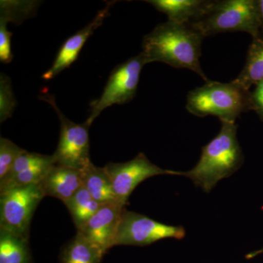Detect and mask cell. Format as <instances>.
Instances as JSON below:
<instances>
[{
	"mask_svg": "<svg viewBox=\"0 0 263 263\" xmlns=\"http://www.w3.org/2000/svg\"><path fill=\"white\" fill-rule=\"evenodd\" d=\"M203 36L192 25L169 22L159 24L143 37L141 53L146 64L162 62L188 69L209 81L200 65Z\"/></svg>",
	"mask_w": 263,
	"mask_h": 263,
	"instance_id": "6da1fadb",
	"label": "cell"
},
{
	"mask_svg": "<svg viewBox=\"0 0 263 263\" xmlns=\"http://www.w3.org/2000/svg\"><path fill=\"white\" fill-rule=\"evenodd\" d=\"M217 136L202 148L200 160L193 169L177 171L176 176L189 178L202 191L209 193L219 181L229 178L243 163V152L237 138L235 122H221Z\"/></svg>",
	"mask_w": 263,
	"mask_h": 263,
	"instance_id": "7a4b0ae2",
	"label": "cell"
},
{
	"mask_svg": "<svg viewBox=\"0 0 263 263\" xmlns=\"http://www.w3.org/2000/svg\"><path fill=\"white\" fill-rule=\"evenodd\" d=\"M186 108L196 117L214 116L221 122H235L240 114L252 110L251 92L233 81L209 80L189 92Z\"/></svg>",
	"mask_w": 263,
	"mask_h": 263,
	"instance_id": "3957f363",
	"label": "cell"
},
{
	"mask_svg": "<svg viewBox=\"0 0 263 263\" xmlns=\"http://www.w3.org/2000/svg\"><path fill=\"white\" fill-rule=\"evenodd\" d=\"M204 37L221 33H248L253 38L261 32L258 2L255 0L214 1L210 11L193 24Z\"/></svg>",
	"mask_w": 263,
	"mask_h": 263,
	"instance_id": "277c9868",
	"label": "cell"
},
{
	"mask_svg": "<svg viewBox=\"0 0 263 263\" xmlns=\"http://www.w3.org/2000/svg\"><path fill=\"white\" fill-rule=\"evenodd\" d=\"M141 53L117 66L109 76L100 98L91 103L86 123L89 127L100 114L114 105H122L136 96L142 69L146 65Z\"/></svg>",
	"mask_w": 263,
	"mask_h": 263,
	"instance_id": "5b68a950",
	"label": "cell"
},
{
	"mask_svg": "<svg viewBox=\"0 0 263 263\" xmlns=\"http://www.w3.org/2000/svg\"><path fill=\"white\" fill-rule=\"evenodd\" d=\"M46 197L41 184L5 190L0 193V229L29 238L33 214Z\"/></svg>",
	"mask_w": 263,
	"mask_h": 263,
	"instance_id": "8992f818",
	"label": "cell"
},
{
	"mask_svg": "<svg viewBox=\"0 0 263 263\" xmlns=\"http://www.w3.org/2000/svg\"><path fill=\"white\" fill-rule=\"evenodd\" d=\"M40 99L53 107L60 122V136L58 146L53 156L56 164L78 170L86 168L90 163L89 126L76 124L64 115L59 108L54 97L43 95Z\"/></svg>",
	"mask_w": 263,
	"mask_h": 263,
	"instance_id": "52a82bcc",
	"label": "cell"
},
{
	"mask_svg": "<svg viewBox=\"0 0 263 263\" xmlns=\"http://www.w3.org/2000/svg\"><path fill=\"white\" fill-rule=\"evenodd\" d=\"M185 235L186 231L183 227L163 224L143 214L124 209L114 246L145 247L167 238L183 239Z\"/></svg>",
	"mask_w": 263,
	"mask_h": 263,
	"instance_id": "ba28073f",
	"label": "cell"
},
{
	"mask_svg": "<svg viewBox=\"0 0 263 263\" xmlns=\"http://www.w3.org/2000/svg\"><path fill=\"white\" fill-rule=\"evenodd\" d=\"M108 175L118 200L126 205L135 189L143 181L160 175L176 176L177 171L161 168L152 163L143 153L121 163L110 162L103 167Z\"/></svg>",
	"mask_w": 263,
	"mask_h": 263,
	"instance_id": "9c48e42d",
	"label": "cell"
},
{
	"mask_svg": "<svg viewBox=\"0 0 263 263\" xmlns=\"http://www.w3.org/2000/svg\"><path fill=\"white\" fill-rule=\"evenodd\" d=\"M125 205L109 203L102 205L84 226L78 230L104 254L114 247L118 227Z\"/></svg>",
	"mask_w": 263,
	"mask_h": 263,
	"instance_id": "30bf717a",
	"label": "cell"
},
{
	"mask_svg": "<svg viewBox=\"0 0 263 263\" xmlns=\"http://www.w3.org/2000/svg\"><path fill=\"white\" fill-rule=\"evenodd\" d=\"M54 164H57L53 155L24 150L15 160L9 174L0 182V193L9 189L40 184Z\"/></svg>",
	"mask_w": 263,
	"mask_h": 263,
	"instance_id": "8fae6325",
	"label": "cell"
},
{
	"mask_svg": "<svg viewBox=\"0 0 263 263\" xmlns=\"http://www.w3.org/2000/svg\"><path fill=\"white\" fill-rule=\"evenodd\" d=\"M114 3V2L107 3L105 8L98 11L88 25L66 40L60 48L53 65L43 74L44 80H51L76 62L87 40L97 29L103 25L104 20L108 17L109 10Z\"/></svg>",
	"mask_w": 263,
	"mask_h": 263,
	"instance_id": "7c38bea8",
	"label": "cell"
},
{
	"mask_svg": "<svg viewBox=\"0 0 263 263\" xmlns=\"http://www.w3.org/2000/svg\"><path fill=\"white\" fill-rule=\"evenodd\" d=\"M46 196L56 197L64 203L84 186L81 170L54 164L40 183Z\"/></svg>",
	"mask_w": 263,
	"mask_h": 263,
	"instance_id": "4fadbf2b",
	"label": "cell"
},
{
	"mask_svg": "<svg viewBox=\"0 0 263 263\" xmlns=\"http://www.w3.org/2000/svg\"><path fill=\"white\" fill-rule=\"evenodd\" d=\"M164 14L169 22L190 25L210 11L214 1L204 0H148L146 1Z\"/></svg>",
	"mask_w": 263,
	"mask_h": 263,
	"instance_id": "5bb4252c",
	"label": "cell"
},
{
	"mask_svg": "<svg viewBox=\"0 0 263 263\" xmlns=\"http://www.w3.org/2000/svg\"><path fill=\"white\" fill-rule=\"evenodd\" d=\"M83 173L84 187L95 200L103 205L115 202L120 203L114 192L110 178L104 167H97L91 162L83 170Z\"/></svg>",
	"mask_w": 263,
	"mask_h": 263,
	"instance_id": "9a60e30c",
	"label": "cell"
},
{
	"mask_svg": "<svg viewBox=\"0 0 263 263\" xmlns=\"http://www.w3.org/2000/svg\"><path fill=\"white\" fill-rule=\"evenodd\" d=\"M263 79V37L253 38L243 70L233 83L249 91Z\"/></svg>",
	"mask_w": 263,
	"mask_h": 263,
	"instance_id": "2e32d148",
	"label": "cell"
},
{
	"mask_svg": "<svg viewBox=\"0 0 263 263\" xmlns=\"http://www.w3.org/2000/svg\"><path fill=\"white\" fill-rule=\"evenodd\" d=\"M28 239L0 229V263H30Z\"/></svg>",
	"mask_w": 263,
	"mask_h": 263,
	"instance_id": "e0dca14e",
	"label": "cell"
},
{
	"mask_svg": "<svg viewBox=\"0 0 263 263\" xmlns=\"http://www.w3.org/2000/svg\"><path fill=\"white\" fill-rule=\"evenodd\" d=\"M103 256L100 249L77 233L64 249L62 263H100Z\"/></svg>",
	"mask_w": 263,
	"mask_h": 263,
	"instance_id": "ac0fdd59",
	"label": "cell"
},
{
	"mask_svg": "<svg viewBox=\"0 0 263 263\" xmlns=\"http://www.w3.org/2000/svg\"><path fill=\"white\" fill-rule=\"evenodd\" d=\"M65 204L78 230L84 226L103 205L93 198L84 186Z\"/></svg>",
	"mask_w": 263,
	"mask_h": 263,
	"instance_id": "d6986e66",
	"label": "cell"
},
{
	"mask_svg": "<svg viewBox=\"0 0 263 263\" xmlns=\"http://www.w3.org/2000/svg\"><path fill=\"white\" fill-rule=\"evenodd\" d=\"M39 2L6 1L0 2V20L20 24L25 19L31 18L35 13Z\"/></svg>",
	"mask_w": 263,
	"mask_h": 263,
	"instance_id": "ffe728a7",
	"label": "cell"
},
{
	"mask_svg": "<svg viewBox=\"0 0 263 263\" xmlns=\"http://www.w3.org/2000/svg\"><path fill=\"white\" fill-rule=\"evenodd\" d=\"M24 150L7 138H0V182L9 174L15 160Z\"/></svg>",
	"mask_w": 263,
	"mask_h": 263,
	"instance_id": "44dd1931",
	"label": "cell"
},
{
	"mask_svg": "<svg viewBox=\"0 0 263 263\" xmlns=\"http://www.w3.org/2000/svg\"><path fill=\"white\" fill-rule=\"evenodd\" d=\"M16 100L9 77L5 73L0 76V122H4L13 115Z\"/></svg>",
	"mask_w": 263,
	"mask_h": 263,
	"instance_id": "7402d4cb",
	"label": "cell"
},
{
	"mask_svg": "<svg viewBox=\"0 0 263 263\" xmlns=\"http://www.w3.org/2000/svg\"><path fill=\"white\" fill-rule=\"evenodd\" d=\"M7 22L0 20V61L10 63L13 56L11 51L12 33L7 28Z\"/></svg>",
	"mask_w": 263,
	"mask_h": 263,
	"instance_id": "603a6c76",
	"label": "cell"
},
{
	"mask_svg": "<svg viewBox=\"0 0 263 263\" xmlns=\"http://www.w3.org/2000/svg\"><path fill=\"white\" fill-rule=\"evenodd\" d=\"M252 110L257 112L263 121V79L256 85L253 92H251Z\"/></svg>",
	"mask_w": 263,
	"mask_h": 263,
	"instance_id": "cb8c5ba5",
	"label": "cell"
},
{
	"mask_svg": "<svg viewBox=\"0 0 263 263\" xmlns=\"http://www.w3.org/2000/svg\"><path fill=\"white\" fill-rule=\"evenodd\" d=\"M263 254V248L257 249V250L253 251V252H249L245 256V258L247 259H252L255 258L257 256L261 255Z\"/></svg>",
	"mask_w": 263,
	"mask_h": 263,
	"instance_id": "d4e9b609",
	"label": "cell"
},
{
	"mask_svg": "<svg viewBox=\"0 0 263 263\" xmlns=\"http://www.w3.org/2000/svg\"><path fill=\"white\" fill-rule=\"evenodd\" d=\"M259 15L261 20V32H263V0H258Z\"/></svg>",
	"mask_w": 263,
	"mask_h": 263,
	"instance_id": "484cf974",
	"label": "cell"
}]
</instances>
